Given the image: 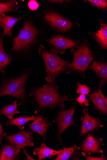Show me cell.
Masks as SVG:
<instances>
[{
    "label": "cell",
    "instance_id": "6da1fadb",
    "mask_svg": "<svg viewBox=\"0 0 107 160\" xmlns=\"http://www.w3.org/2000/svg\"><path fill=\"white\" fill-rule=\"evenodd\" d=\"M29 95L33 99L35 113L46 108H56L57 106L64 110L65 102L68 100L67 96L59 93L55 81L48 82L42 86L31 87Z\"/></svg>",
    "mask_w": 107,
    "mask_h": 160
},
{
    "label": "cell",
    "instance_id": "7a4b0ae2",
    "mask_svg": "<svg viewBox=\"0 0 107 160\" xmlns=\"http://www.w3.org/2000/svg\"><path fill=\"white\" fill-rule=\"evenodd\" d=\"M39 53L42 56L45 66L47 77L45 78L48 82L55 81L59 74L63 72L69 74L72 63L60 58L56 52L48 50L42 45L39 48Z\"/></svg>",
    "mask_w": 107,
    "mask_h": 160
},
{
    "label": "cell",
    "instance_id": "3957f363",
    "mask_svg": "<svg viewBox=\"0 0 107 160\" xmlns=\"http://www.w3.org/2000/svg\"><path fill=\"white\" fill-rule=\"evenodd\" d=\"M30 74V72H25L19 77L12 78L4 81L0 88V97L10 96L18 100L19 106L25 104L27 102L26 84Z\"/></svg>",
    "mask_w": 107,
    "mask_h": 160
},
{
    "label": "cell",
    "instance_id": "277c9868",
    "mask_svg": "<svg viewBox=\"0 0 107 160\" xmlns=\"http://www.w3.org/2000/svg\"><path fill=\"white\" fill-rule=\"evenodd\" d=\"M90 46L86 40V41L81 43L77 49L72 48L71 52L73 54V59L69 74L75 72H78L83 78H85L87 68L95 59L93 52L90 50Z\"/></svg>",
    "mask_w": 107,
    "mask_h": 160
},
{
    "label": "cell",
    "instance_id": "5b68a950",
    "mask_svg": "<svg viewBox=\"0 0 107 160\" xmlns=\"http://www.w3.org/2000/svg\"><path fill=\"white\" fill-rule=\"evenodd\" d=\"M38 33V29L33 24L25 21L23 28L18 36L13 39V44L11 50L18 52L28 48L35 42Z\"/></svg>",
    "mask_w": 107,
    "mask_h": 160
},
{
    "label": "cell",
    "instance_id": "8992f818",
    "mask_svg": "<svg viewBox=\"0 0 107 160\" xmlns=\"http://www.w3.org/2000/svg\"><path fill=\"white\" fill-rule=\"evenodd\" d=\"M78 105L75 104L69 109L58 110L55 121L57 126L56 141L62 144V135L65 130L72 125L79 126L76 124L73 119L74 114Z\"/></svg>",
    "mask_w": 107,
    "mask_h": 160
},
{
    "label": "cell",
    "instance_id": "52a82bcc",
    "mask_svg": "<svg viewBox=\"0 0 107 160\" xmlns=\"http://www.w3.org/2000/svg\"><path fill=\"white\" fill-rule=\"evenodd\" d=\"M50 45V50L57 53L63 54L65 51L70 48H78L81 42L77 40L66 38L58 35L45 40Z\"/></svg>",
    "mask_w": 107,
    "mask_h": 160
},
{
    "label": "cell",
    "instance_id": "ba28073f",
    "mask_svg": "<svg viewBox=\"0 0 107 160\" xmlns=\"http://www.w3.org/2000/svg\"><path fill=\"white\" fill-rule=\"evenodd\" d=\"M34 132L24 129L13 135L5 136L4 139L16 148L22 149L27 147L35 148L33 142Z\"/></svg>",
    "mask_w": 107,
    "mask_h": 160
},
{
    "label": "cell",
    "instance_id": "9c48e42d",
    "mask_svg": "<svg viewBox=\"0 0 107 160\" xmlns=\"http://www.w3.org/2000/svg\"><path fill=\"white\" fill-rule=\"evenodd\" d=\"M86 134V137L83 140L79 150L89 155L94 156L96 153L99 155L103 154V151L101 148V146H104L103 138L96 136L93 132Z\"/></svg>",
    "mask_w": 107,
    "mask_h": 160
},
{
    "label": "cell",
    "instance_id": "30bf717a",
    "mask_svg": "<svg viewBox=\"0 0 107 160\" xmlns=\"http://www.w3.org/2000/svg\"><path fill=\"white\" fill-rule=\"evenodd\" d=\"M43 17L51 26L61 32H67L74 25L72 22L53 11L47 12Z\"/></svg>",
    "mask_w": 107,
    "mask_h": 160
},
{
    "label": "cell",
    "instance_id": "8fae6325",
    "mask_svg": "<svg viewBox=\"0 0 107 160\" xmlns=\"http://www.w3.org/2000/svg\"><path fill=\"white\" fill-rule=\"evenodd\" d=\"M84 115L81 118L82 121L81 132L78 139L83 137L87 133L95 130H99V128L104 127L102 124V122L94 116H91L88 113V109L83 108Z\"/></svg>",
    "mask_w": 107,
    "mask_h": 160
},
{
    "label": "cell",
    "instance_id": "7c38bea8",
    "mask_svg": "<svg viewBox=\"0 0 107 160\" xmlns=\"http://www.w3.org/2000/svg\"><path fill=\"white\" fill-rule=\"evenodd\" d=\"M35 118L33 123L27 125L28 128L39 134L43 137L45 141L47 136L48 128L52 125V123L38 113H35Z\"/></svg>",
    "mask_w": 107,
    "mask_h": 160
},
{
    "label": "cell",
    "instance_id": "4fadbf2b",
    "mask_svg": "<svg viewBox=\"0 0 107 160\" xmlns=\"http://www.w3.org/2000/svg\"><path fill=\"white\" fill-rule=\"evenodd\" d=\"M87 97L93 103L94 107L93 108L97 110L100 115H107V98L103 94L101 88L95 90Z\"/></svg>",
    "mask_w": 107,
    "mask_h": 160
},
{
    "label": "cell",
    "instance_id": "5bb4252c",
    "mask_svg": "<svg viewBox=\"0 0 107 160\" xmlns=\"http://www.w3.org/2000/svg\"><path fill=\"white\" fill-rule=\"evenodd\" d=\"M88 69L96 75L99 79V88L104 86L107 82V64L103 62L93 61Z\"/></svg>",
    "mask_w": 107,
    "mask_h": 160
},
{
    "label": "cell",
    "instance_id": "9a60e30c",
    "mask_svg": "<svg viewBox=\"0 0 107 160\" xmlns=\"http://www.w3.org/2000/svg\"><path fill=\"white\" fill-rule=\"evenodd\" d=\"M23 18V17H19L18 18L13 16H10L3 14L0 16V25L3 29V35L4 37L6 35L12 37L13 28L14 25L19 21Z\"/></svg>",
    "mask_w": 107,
    "mask_h": 160
},
{
    "label": "cell",
    "instance_id": "2e32d148",
    "mask_svg": "<svg viewBox=\"0 0 107 160\" xmlns=\"http://www.w3.org/2000/svg\"><path fill=\"white\" fill-rule=\"evenodd\" d=\"M21 155V149L11 144L2 145L0 151V160H18Z\"/></svg>",
    "mask_w": 107,
    "mask_h": 160
},
{
    "label": "cell",
    "instance_id": "e0dca14e",
    "mask_svg": "<svg viewBox=\"0 0 107 160\" xmlns=\"http://www.w3.org/2000/svg\"><path fill=\"white\" fill-rule=\"evenodd\" d=\"M100 30L97 32H90L89 34L92 36L97 42L100 48L102 49L107 48V24L104 22L103 20L99 19Z\"/></svg>",
    "mask_w": 107,
    "mask_h": 160
},
{
    "label": "cell",
    "instance_id": "ac0fdd59",
    "mask_svg": "<svg viewBox=\"0 0 107 160\" xmlns=\"http://www.w3.org/2000/svg\"><path fill=\"white\" fill-rule=\"evenodd\" d=\"M60 152V150L57 151L50 148L44 142H43L39 147L35 148L33 154L37 156L39 160H41L47 158H51Z\"/></svg>",
    "mask_w": 107,
    "mask_h": 160
},
{
    "label": "cell",
    "instance_id": "d6986e66",
    "mask_svg": "<svg viewBox=\"0 0 107 160\" xmlns=\"http://www.w3.org/2000/svg\"><path fill=\"white\" fill-rule=\"evenodd\" d=\"M4 37L3 34L0 38V71L4 73L6 68L12 62V58L5 52L3 45Z\"/></svg>",
    "mask_w": 107,
    "mask_h": 160
},
{
    "label": "cell",
    "instance_id": "ffe728a7",
    "mask_svg": "<svg viewBox=\"0 0 107 160\" xmlns=\"http://www.w3.org/2000/svg\"><path fill=\"white\" fill-rule=\"evenodd\" d=\"M17 102L18 101L16 100L12 104L5 106L0 112V115L5 116L9 120L12 119L15 114L20 113L17 109Z\"/></svg>",
    "mask_w": 107,
    "mask_h": 160
},
{
    "label": "cell",
    "instance_id": "44dd1931",
    "mask_svg": "<svg viewBox=\"0 0 107 160\" xmlns=\"http://www.w3.org/2000/svg\"><path fill=\"white\" fill-rule=\"evenodd\" d=\"M18 10V3L16 0H10L5 2H0V16L6 12H16Z\"/></svg>",
    "mask_w": 107,
    "mask_h": 160
},
{
    "label": "cell",
    "instance_id": "7402d4cb",
    "mask_svg": "<svg viewBox=\"0 0 107 160\" xmlns=\"http://www.w3.org/2000/svg\"><path fill=\"white\" fill-rule=\"evenodd\" d=\"M35 116H32V117H26L20 116L19 117L12 120H9L6 125H13L17 126L21 130L24 129V125L26 123L31 121H34Z\"/></svg>",
    "mask_w": 107,
    "mask_h": 160
},
{
    "label": "cell",
    "instance_id": "603a6c76",
    "mask_svg": "<svg viewBox=\"0 0 107 160\" xmlns=\"http://www.w3.org/2000/svg\"><path fill=\"white\" fill-rule=\"evenodd\" d=\"M79 149V147L75 144L73 147L64 148L60 150V152L57 155L55 160H68L73 155L75 151Z\"/></svg>",
    "mask_w": 107,
    "mask_h": 160
},
{
    "label": "cell",
    "instance_id": "cb8c5ba5",
    "mask_svg": "<svg viewBox=\"0 0 107 160\" xmlns=\"http://www.w3.org/2000/svg\"><path fill=\"white\" fill-rule=\"evenodd\" d=\"M84 2H89L93 7H96L99 9L102 10L103 12L107 10V1L106 0H88Z\"/></svg>",
    "mask_w": 107,
    "mask_h": 160
},
{
    "label": "cell",
    "instance_id": "d4e9b609",
    "mask_svg": "<svg viewBox=\"0 0 107 160\" xmlns=\"http://www.w3.org/2000/svg\"><path fill=\"white\" fill-rule=\"evenodd\" d=\"M78 87L76 89V93L78 94H83L88 96L89 93L91 92L89 87L85 84H82L80 82H78L76 83Z\"/></svg>",
    "mask_w": 107,
    "mask_h": 160
},
{
    "label": "cell",
    "instance_id": "484cf974",
    "mask_svg": "<svg viewBox=\"0 0 107 160\" xmlns=\"http://www.w3.org/2000/svg\"><path fill=\"white\" fill-rule=\"evenodd\" d=\"M70 100L77 101L82 107H83V104L86 107H88L89 105L88 99L86 98L85 95L83 94H80V96L77 99H71Z\"/></svg>",
    "mask_w": 107,
    "mask_h": 160
},
{
    "label": "cell",
    "instance_id": "4316f807",
    "mask_svg": "<svg viewBox=\"0 0 107 160\" xmlns=\"http://www.w3.org/2000/svg\"><path fill=\"white\" fill-rule=\"evenodd\" d=\"M82 153L84 157V158L86 160H107V157L102 154L101 156L99 157H91L89 155L83 152H82Z\"/></svg>",
    "mask_w": 107,
    "mask_h": 160
},
{
    "label": "cell",
    "instance_id": "83f0119b",
    "mask_svg": "<svg viewBox=\"0 0 107 160\" xmlns=\"http://www.w3.org/2000/svg\"><path fill=\"white\" fill-rule=\"evenodd\" d=\"M28 6L30 9L35 11L38 8L39 5L38 3L35 0H31L29 2Z\"/></svg>",
    "mask_w": 107,
    "mask_h": 160
},
{
    "label": "cell",
    "instance_id": "f1b7e54d",
    "mask_svg": "<svg viewBox=\"0 0 107 160\" xmlns=\"http://www.w3.org/2000/svg\"><path fill=\"white\" fill-rule=\"evenodd\" d=\"M0 117H1V115H0ZM6 135L7 133L4 131L3 127L0 119V144L2 145V140Z\"/></svg>",
    "mask_w": 107,
    "mask_h": 160
},
{
    "label": "cell",
    "instance_id": "f546056e",
    "mask_svg": "<svg viewBox=\"0 0 107 160\" xmlns=\"http://www.w3.org/2000/svg\"><path fill=\"white\" fill-rule=\"evenodd\" d=\"M70 1H66V0H51V1H47L46 2L50 4H64L65 3L70 2Z\"/></svg>",
    "mask_w": 107,
    "mask_h": 160
},
{
    "label": "cell",
    "instance_id": "4dcf8cb0",
    "mask_svg": "<svg viewBox=\"0 0 107 160\" xmlns=\"http://www.w3.org/2000/svg\"><path fill=\"white\" fill-rule=\"evenodd\" d=\"M25 148H23V151L24 155L26 156L28 160H36V159L34 158L27 152V151L25 150Z\"/></svg>",
    "mask_w": 107,
    "mask_h": 160
}]
</instances>
